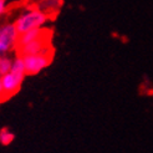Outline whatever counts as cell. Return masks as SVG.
Returning a JSON list of instances; mask_svg holds the SVG:
<instances>
[{
  "label": "cell",
  "mask_w": 153,
  "mask_h": 153,
  "mask_svg": "<svg viewBox=\"0 0 153 153\" xmlns=\"http://www.w3.org/2000/svg\"><path fill=\"white\" fill-rule=\"evenodd\" d=\"M25 66L26 76H34L40 74L42 70H45L52 61V50L49 49L46 51H42L39 53H33V55L22 56Z\"/></svg>",
  "instance_id": "3"
},
{
  "label": "cell",
  "mask_w": 153,
  "mask_h": 153,
  "mask_svg": "<svg viewBox=\"0 0 153 153\" xmlns=\"http://www.w3.org/2000/svg\"><path fill=\"white\" fill-rule=\"evenodd\" d=\"M19 33L14 22H5L0 25V56L7 55L11 50L16 49Z\"/></svg>",
  "instance_id": "4"
},
{
  "label": "cell",
  "mask_w": 153,
  "mask_h": 153,
  "mask_svg": "<svg viewBox=\"0 0 153 153\" xmlns=\"http://www.w3.org/2000/svg\"><path fill=\"white\" fill-rule=\"evenodd\" d=\"M51 49L50 44H49V39L46 37H41V39H37L34 41H30L26 44H21L16 46V55L18 56H26V55H33V53H39L42 51H46Z\"/></svg>",
  "instance_id": "5"
},
{
  "label": "cell",
  "mask_w": 153,
  "mask_h": 153,
  "mask_svg": "<svg viewBox=\"0 0 153 153\" xmlns=\"http://www.w3.org/2000/svg\"><path fill=\"white\" fill-rule=\"evenodd\" d=\"M15 141V133L9 128H1L0 129V144L1 146H10V144Z\"/></svg>",
  "instance_id": "8"
},
{
  "label": "cell",
  "mask_w": 153,
  "mask_h": 153,
  "mask_svg": "<svg viewBox=\"0 0 153 153\" xmlns=\"http://www.w3.org/2000/svg\"><path fill=\"white\" fill-rule=\"evenodd\" d=\"M25 76H26V72H25L24 61H22L21 56L16 55L13 59L11 70L7 74L0 76L3 82V87H4L5 98H9L19 92L22 82L25 80Z\"/></svg>",
  "instance_id": "1"
},
{
  "label": "cell",
  "mask_w": 153,
  "mask_h": 153,
  "mask_svg": "<svg viewBox=\"0 0 153 153\" xmlns=\"http://www.w3.org/2000/svg\"><path fill=\"white\" fill-rule=\"evenodd\" d=\"M64 4V0H41L40 9H42L45 13L50 11H57Z\"/></svg>",
  "instance_id": "7"
},
{
  "label": "cell",
  "mask_w": 153,
  "mask_h": 153,
  "mask_svg": "<svg viewBox=\"0 0 153 153\" xmlns=\"http://www.w3.org/2000/svg\"><path fill=\"white\" fill-rule=\"evenodd\" d=\"M0 59H1V56H0Z\"/></svg>",
  "instance_id": "12"
},
{
  "label": "cell",
  "mask_w": 153,
  "mask_h": 153,
  "mask_svg": "<svg viewBox=\"0 0 153 153\" xmlns=\"http://www.w3.org/2000/svg\"><path fill=\"white\" fill-rule=\"evenodd\" d=\"M48 35H49L48 30H45V29H42V27L29 30V31H25V33H22V34H19L18 45L26 44V42H30V41L41 39V37H46ZM18 45H16V46H18Z\"/></svg>",
  "instance_id": "6"
},
{
  "label": "cell",
  "mask_w": 153,
  "mask_h": 153,
  "mask_svg": "<svg viewBox=\"0 0 153 153\" xmlns=\"http://www.w3.org/2000/svg\"><path fill=\"white\" fill-rule=\"evenodd\" d=\"M7 10V0H0V18L6 13Z\"/></svg>",
  "instance_id": "10"
},
{
  "label": "cell",
  "mask_w": 153,
  "mask_h": 153,
  "mask_svg": "<svg viewBox=\"0 0 153 153\" xmlns=\"http://www.w3.org/2000/svg\"><path fill=\"white\" fill-rule=\"evenodd\" d=\"M0 100H6V98H5V95H4V87H3L1 77H0Z\"/></svg>",
  "instance_id": "11"
},
{
  "label": "cell",
  "mask_w": 153,
  "mask_h": 153,
  "mask_svg": "<svg viewBox=\"0 0 153 153\" xmlns=\"http://www.w3.org/2000/svg\"><path fill=\"white\" fill-rule=\"evenodd\" d=\"M11 66H13V59L7 55L1 56V59H0V76L9 72L11 70Z\"/></svg>",
  "instance_id": "9"
},
{
  "label": "cell",
  "mask_w": 153,
  "mask_h": 153,
  "mask_svg": "<svg viewBox=\"0 0 153 153\" xmlns=\"http://www.w3.org/2000/svg\"><path fill=\"white\" fill-rule=\"evenodd\" d=\"M49 21V14L45 13L40 7H30V9L21 13L16 20L14 21V25L16 27L18 33L22 34L25 31L33 29L44 27Z\"/></svg>",
  "instance_id": "2"
}]
</instances>
